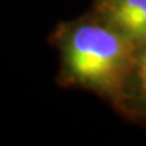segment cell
Wrapping results in <instances>:
<instances>
[{
  "label": "cell",
  "mask_w": 146,
  "mask_h": 146,
  "mask_svg": "<svg viewBox=\"0 0 146 146\" xmlns=\"http://www.w3.org/2000/svg\"><path fill=\"white\" fill-rule=\"evenodd\" d=\"M131 57L125 36L100 26H83L73 31L65 61L78 81L112 91L122 83Z\"/></svg>",
  "instance_id": "obj_1"
},
{
  "label": "cell",
  "mask_w": 146,
  "mask_h": 146,
  "mask_svg": "<svg viewBox=\"0 0 146 146\" xmlns=\"http://www.w3.org/2000/svg\"><path fill=\"white\" fill-rule=\"evenodd\" d=\"M145 15L146 0H116L111 8V19L119 29Z\"/></svg>",
  "instance_id": "obj_2"
},
{
  "label": "cell",
  "mask_w": 146,
  "mask_h": 146,
  "mask_svg": "<svg viewBox=\"0 0 146 146\" xmlns=\"http://www.w3.org/2000/svg\"><path fill=\"white\" fill-rule=\"evenodd\" d=\"M125 33V35L130 36L133 39H139V41H146V15L141 16L135 21L127 23L125 27L120 29Z\"/></svg>",
  "instance_id": "obj_3"
},
{
  "label": "cell",
  "mask_w": 146,
  "mask_h": 146,
  "mask_svg": "<svg viewBox=\"0 0 146 146\" xmlns=\"http://www.w3.org/2000/svg\"><path fill=\"white\" fill-rule=\"evenodd\" d=\"M138 76L141 80V85L142 89L145 91L146 94V52L143 53V56L139 60V66H138Z\"/></svg>",
  "instance_id": "obj_4"
}]
</instances>
